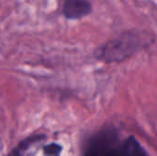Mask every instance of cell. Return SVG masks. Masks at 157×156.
Returning a JSON list of instances; mask_svg holds the SVG:
<instances>
[{"label":"cell","mask_w":157,"mask_h":156,"mask_svg":"<svg viewBox=\"0 0 157 156\" xmlns=\"http://www.w3.org/2000/svg\"><path fill=\"white\" fill-rule=\"evenodd\" d=\"M126 156H149L145 149L133 136H130L122 142Z\"/></svg>","instance_id":"cell-4"},{"label":"cell","mask_w":157,"mask_h":156,"mask_svg":"<svg viewBox=\"0 0 157 156\" xmlns=\"http://www.w3.org/2000/svg\"><path fill=\"white\" fill-rule=\"evenodd\" d=\"M93 11L89 0H65L63 5V14L67 19H80Z\"/></svg>","instance_id":"cell-2"},{"label":"cell","mask_w":157,"mask_h":156,"mask_svg":"<svg viewBox=\"0 0 157 156\" xmlns=\"http://www.w3.org/2000/svg\"><path fill=\"white\" fill-rule=\"evenodd\" d=\"M85 156H98V154L97 150L94 148V146L92 145V146L89 147V149L87 150V152H86Z\"/></svg>","instance_id":"cell-6"},{"label":"cell","mask_w":157,"mask_h":156,"mask_svg":"<svg viewBox=\"0 0 157 156\" xmlns=\"http://www.w3.org/2000/svg\"><path fill=\"white\" fill-rule=\"evenodd\" d=\"M62 151V147L56 143H52L43 148L45 156H59Z\"/></svg>","instance_id":"cell-5"},{"label":"cell","mask_w":157,"mask_h":156,"mask_svg":"<svg viewBox=\"0 0 157 156\" xmlns=\"http://www.w3.org/2000/svg\"><path fill=\"white\" fill-rule=\"evenodd\" d=\"M97 150L98 156H126L122 143L109 142L106 140L98 141L93 145Z\"/></svg>","instance_id":"cell-3"},{"label":"cell","mask_w":157,"mask_h":156,"mask_svg":"<svg viewBox=\"0 0 157 156\" xmlns=\"http://www.w3.org/2000/svg\"><path fill=\"white\" fill-rule=\"evenodd\" d=\"M151 41L152 38L149 33L138 30L126 31L98 48L96 57L105 62L123 61L148 46Z\"/></svg>","instance_id":"cell-1"}]
</instances>
